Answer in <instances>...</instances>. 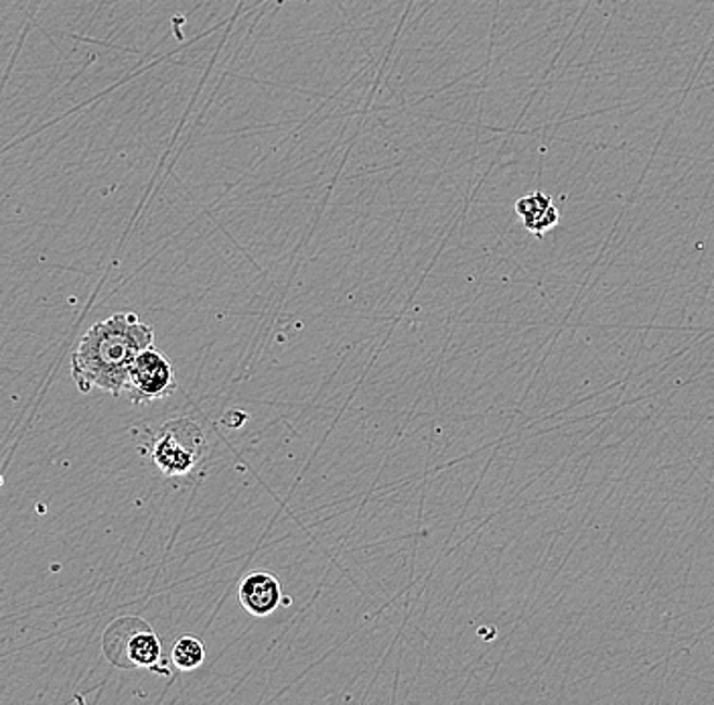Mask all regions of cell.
Instances as JSON below:
<instances>
[{"instance_id": "cell-6", "label": "cell", "mask_w": 714, "mask_h": 705, "mask_svg": "<svg viewBox=\"0 0 714 705\" xmlns=\"http://www.w3.org/2000/svg\"><path fill=\"white\" fill-rule=\"evenodd\" d=\"M516 214L522 218L526 231L533 232L538 238H542L548 231H552L561 214L554 201L542 191H534L530 196H524L516 201Z\"/></svg>"}, {"instance_id": "cell-1", "label": "cell", "mask_w": 714, "mask_h": 705, "mask_svg": "<svg viewBox=\"0 0 714 705\" xmlns=\"http://www.w3.org/2000/svg\"><path fill=\"white\" fill-rule=\"evenodd\" d=\"M154 346V330L137 313H114L93 323L72 354V376L82 393L100 388L121 397L138 354Z\"/></svg>"}, {"instance_id": "cell-4", "label": "cell", "mask_w": 714, "mask_h": 705, "mask_svg": "<svg viewBox=\"0 0 714 705\" xmlns=\"http://www.w3.org/2000/svg\"><path fill=\"white\" fill-rule=\"evenodd\" d=\"M177 391V376L173 362L159 352L154 346L138 354L128 370V381L124 393L133 403L142 405L151 400L165 399Z\"/></svg>"}, {"instance_id": "cell-8", "label": "cell", "mask_w": 714, "mask_h": 705, "mask_svg": "<svg viewBox=\"0 0 714 705\" xmlns=\"http://www.w3.org/2000/svg\"><path fill=\"white\" fill-rule=\"evenodd\" d=\"M0 486H2V478H0Z\"/></svg>"}, {"instance_id": "cell-5", "label": "cell", "mask_w": 714, "mask_h": 705, "mask_svg": "<svg viewBox=\"0 0 714 705\" xmlns=\"http://www.w3.org/2000/svg\"><path fill=\"white\" fill-rule=\"evenodd\" d=\"M238 599L250 616L264 618L278 610L283 604V588L271 571H252L238 588Z\"/></svg>"}, {"instance_id": "cell-7", "label": "cell", "mask_w": 714, "mask_h": 705, "mask_svg": "<svg viewBox=\"0 0 714 705\" xmlns=\"http://www.w3.org/2000/svg\"><path fill=\"white\" fill-rule=\"evenodd\" d=\"M171 660L179 671H196L205 660V644L196 636H181L171 651Z\"/></svg>"}, {"instance_id": "cell-3", "label": "cell", "mask_w": 714, "mask_h": 705, "mask_svg": "<svg viewBox=\"0 0 714 705\" xmlns=\"http://www.w3.org/2000/svg\"><path fill=\"white\" fill-rule=\"evenodd\" d=\"M208 440L198 423L189 419H173L152 440V461L163 474L181 478L198 466Z\"/></svg>"}, {"instance_id": "cell-2", "label": "cell", "mask_w": 714, "mask_h": 705, "mask_svg": "<svg viewBox=\"0 0 714 705\" xmlns=\"http://www.w3.org/2000/svg\"><path fill=\"white\" fill-rule=\"evenodd\" d=\"M102 648L107 659L122 669L156 671L163 653V646L154 630L135 616L114 620L104 632Z\"/></svg>"}]
</instances>
